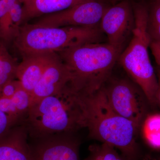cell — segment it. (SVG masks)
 I'll return each instance as SVG.
<instances>
[{"label":"cell","instance_id":"cell-1","mask_svg":"<svg viewBox=\"0 0 160 160\" xmlns=\"http://www.w3.org/2000/svg\"><path fill=\"white\" fill-rule=\"evenodd\" d=\"M26 118L28 134L34 138L71 135L87 127L86 102L83 95L68 84L57 93L32 104Z\"/></svg>","mask_w":160,"mask_h":160},{"label":"cell","instance_id":"cell-2","mask_svg":"<svg viewBox=\"0 0 160 160\" xmlns=\"http://www.w3.org/2000/svg\"><path fill=\"white\" fill-rule=\"evenodd\" d=\"M83 96L89 137L118 149L125 160H142V155L136 139L139 130L111 108L103 87Z\"/></svg>","mask_w":160,"mask_h":160},{"label":"cell","instance_id":"cell-3","mask_svg":"<svg viewBox=\"0 0 160 160\" xmlns=\"http://www.w3.org/2000/svg\"><path fill=\"white\" fill-rule=\"evenodd\" d=\"M122 49L109 43H87L57 52L69 69V85L83 95L99 90L108 81Z\"/></svg>","mask_w":160,"mask_h":160},{"label":"cell","instance_id":"cell-4","mask_svg":"<svg viewBox=\"0 0 160 160\" xmlns=\"http://www.w3.org/2000/svg\"><path fill=\"white\" fill-rule=\"evenodd\" d=\"M101 32L98 25L50 27L27 23L21 26L13 42L22 56L57 53L83 44L98 42Z\"/></svg>","mask_w":160,"mask_h":160},{"label":"cell","instance_id":"cell-5","mask_svg":"<svg viewBox=\"0 0 160 160\" xmlns=\"http://www.w3.org/2000/svg\"><path fill=\"white\" fill-rule=\"evenodd\" d=\"M148 16L149 11L144 6L135 9L132 37L118 60L127 74L142 89L150 105L155 106L158 83L149 58L152 40L148 29Z\"/></svg>","mask_w":160,"mask_h":160},{"label":"cell","instance_id":"cell-6","mask_svg":"<svg viewBox=\"0 0 160 160\" xmlns=\"http://www.w3.org/2000/svg\"><path fill=\"white\" fill-rule=\"evenodd\" d=\"M103 88L111 108L121 116L132 122L140 130L143 120L148 114V103L149 104L142 89L137 85L123 79L113 81Z\"/></svg>","mask_w":160,"mask_h":160},{"label":"cell","instance_id":"cell-7","mask_svg":"<svg viewBox=\"0 0 160 160\" xmlns=\"http://www.w3.org/2000/svg\"><path fill=\"white\" fill-rule=\"evenodd\" d=\"M106 10L102 4L97 0L89 1L46 15L35 24L50 27L96 26L99 25Z\"/></svg>","mask_w":160,"mask_h":160},{"label":"cell","instance_id":"cell-8","mask_svg":"<svg viewBox=\"0 0 160 160\" xmlns=\"http://www.w3.org/2000/svg\"><path fill=\"white\" fill-rule=\"evenodd\" d=\"M100 29L108 38V43L122 49L134 26V16L128 3H120L106 9L100 22Z\"/></svg>","mask_w":160,"mask_h":160},{"label":"cell","instance_id":"cell-9","mask_svg":"<svg viewBox=\"0 0 160 160\" xmlns=\"http://www.w3.org/2000/svg\"><path fill=\"white\" fill-rule=\"evenodd\" d=\"M71 135H59L38 139L31 148L32 160H80V143Z\"/></svg>","mask_w":160,"mask_h":160},{"label":"cell","instance_id":"cell-10","mask_svg":"<svg viewBox=\"0 0 160 160\" xmlns=\"http://www.w3.org/2000/svg\"><path fill=\"white\" fill-rule=\"evenodd\" d=\"M70 80L69 69L56 53L31 94L30 106L41 99L61 91Z\"/></svg>","mask_w":160,"mask_h":160},{"label":"cell","instance_id":"cell-11","mask_svg":"<svg viewBox=\"0 0 160 160\" xmlns=\"http://www.w3.org/2000/svg\"><path fill=\"white\" fill-rule=\"evenodd\" d=\"M56 53H40L22 56L18 65L16 78L21 86L32 94L44 72Z\"/></svg>","mask_w":160,"mask_h":160},{"label":"cell","instance_id":"cell-12","mask_svg":"<svg viewBox=\"0 0 160 160\" xmlns=\"http://www.w3.org/2000/svg\"><path fill=\"white\" fill-rule=\"evenodd\" d=\"M26 126L12 128L0 138V160H32Z\"/></svg>","mask_w":160,"mask_h":160},{"label":"cell","instance_id":"cell-13","mask_svg":"<svg viewBox=\"0 0 160 160\" xmlns=\"http://www.w3.org/2000/svg\"><path fill=\"white\" fill-rule=\"evenodd\" d=\"M95 0H23L22 25L34 18L56 13Z\"/></svg>","mask_w":160,"mask_h":160},{"label":"cell","instance_id":"cell-14","mask_svg":"<svg viewBox=\"0 0 160 160\" xmlns=\"http://www.w3.org/2000/svg\"><path fill=\"white\" fill-rule=\"evenodd\" d=\"M140 129L146 144L152 149L160 150V112L148 113Z\"/></svg>","mask_w":160,"mask_h":160},{"label":"cell","instance_id":"cell-15","mask_svg":"<svg viewBox=\"0 0 160 160\" xmlns=\"http://www.w3.org/2000/svg\"><path fill=\"white\" fill-rule=\"evenodd\" d=\"M18 65L8 51L6 43L0 40V93L6 83L16 78Z\"/></svg>","mask_w":160,"mask_h":160},{"label":"cell","instance_id":"cell-16","mask_svg":"<svg viewBox=\"0 0 160 160\" xmlns=\"http://www.w3.org/2000/svg\"><path fill=\"white\" fill-rule=\"evenodd\" d=\"M89 149V155L84 160H125L114 147L105 143L91 145Z\"/></svg>","mask_w":160,"mask_h":160},{"label":"cell","instance_id":"cell-17","mask_svg":"<svg viewBox=\"0 0 160 160\" xmlns=\"http://www.w3.org/2000/svg\"><path fill=\"white\" fill-rule=\"evenodd\" d=\"M148 32L152 40L160 42V0H157L149 12Z\"/></svg>","mask_w":160,"mask_h":160},{"label":"cell","instance_id":"cell-18","mask_svg":"<svg viewBox=\"0 0 160 160\" xmlns=\"http://www.w3.org/2000/svg\"><path fill=\"white\" fill-rule=\"evenodd\" d=\"M11 99L21 117L27 115L30 108L31 94L22 86Z\"/></svg>","mask_w":160,"mask_h":160},{"label":"cell","instance_id":"cell-19","mask_svg":"<svg viewBox=\"0 0 160 160\" xmlns=\"http://www.w3.org/2000/svg\"><path fill=\"white\" fill-rule=\"evenodd\" d=\"M0 110L9 117L14 125L22 118L11 98L0 96Z\"/></svg>","mask_w":160,"mask_h":160},{"label":"cell","instance_id":"cell-20","mask_svg":"<svg viewBox=\"0 0 160 160\" xmlns=\"http://www.w3.org/2000/svg\"><path fill=\"white\" fill-rule=\"evenodd\" d=\"M20 0H18L11 7L9 12V17L14 27L19 30L22 26V18L23 5Z\"/></svg>","mask_w":160,"mask_h":160},{"label":"cell","instance_id":"cell-21","mask_svg":"<svg viewBox=\"0 0 160 160\" xmlns=\"http://www.w3.org/2000/svg\"><path fill=\"white\" fill-rule=\"evenodd\" d=\"M21 87L22 86L18 80L14 79L9 81L3 86L0 96L11 98Z\"/></svg>","mask_w":160,"mask_h":160},{"label":"cell","instance_id":"cell-22","mask_svg":"<svg viewBox=\"0 0 160 160\" xmlns=\"http://www.w3.org/2000/svg\"><path fill=\"white\" fill-rule=\"evenodd\" d=\"M14 125L9 117L0 110V138L7 133Z\"/></svg>","mask_w":160,"mask_h":160},{"label":"cell","instance_id":"cell-23","mask_svg":"<svg viewBox=\"0 0 160 160\" xmlns=\"http://www.w3.org/2000/svg\"><path fill=\"white\" fill-rule=\"evenodd\" d=\"M149 48L151 49L152 53L157 65V76L160 77V42L152 40Z\"/></svg>","mask_w":160,"mask_h":160},{"label":"cell","instance_id":"cell-24","mask_svg":"<svg viewBox=\"0 0 160 160\" xmlns=\"http://www.w3.org/2000/svg\"><path fill=\"white\" fill-rule=\"evenodd\" d=\"M18 1V0H0V19L9 12L11 7ZM20 1H21V0Z\"/></svg>","mask_w":160,"mask_h":160},{"label":"cell","instance_id":"cell-25","mask_svg":"<svg viewBox=\"0 0 160 160\" xmlns=\"http://www.w3.org/2000/svg\"><path fill=\"white\" fill-rule=\"evenodd\" d=\"M158 89L156 96V105L160 107V77H158Z\"/></svg>","mask_w":160,"mask_h":160},{"label":"cell","instance_id":"cell-26","mask_svg":"<svg viewBox=\"0 0 160 160\" xmlns=\"http://www.w3.org/2000/svg\"><path fill=\"white\" fill-rule=\"evenodd\" d=\"M22 1H23V0H22Z\"/></svg>","mask_w":160,"mask_h":160}]
</instances>
